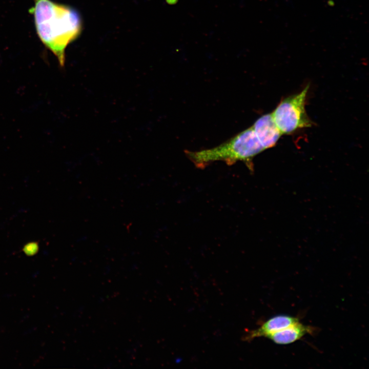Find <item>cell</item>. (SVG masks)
Listing matches in <instances>:
<instances>
[{
	"label": "cell",
	"instance_id": "8992f818",
	"mask_svg": "<svg viewBox=\"0 0 369 369\" xmlns=\"http://www.w3.org/2000/svg\"><path fill=\"white\" fill-rule=\"evenodd\" d=\"M315 329L299 322L269 335L267 338L277 344H289L300 339L308 334L314 332Z\"/></svg>",
	"mask_w": 369,
	"mask_h": 369
},
{
	"label": "cell",
	"instance_id": "3957f363",
	"mask_svg": "<svg viewBox=\"0 0 369 369\" xmlns=\"http://www.w3.org/2000/svg\"><path fill=\"white\" fill-rule=\"evenodd\" d=\"M309 88L306 86L300 92L282 99L271 113L282 134H290L312 126L305 109Z\"/></svg>",
	"mask_w": 369,
	"mask_h": 369
},
{
	"label": "cell",
	"instance_id": "277c9868",
	"mask_svg": "<svg viewBox=\"0 0 369 369\" xmlns=\"http://www.w3.org/2000/svg\"><path fill=\"white\" fill-rule=\"evenodd\" d=\"M252 128L264 150L274 147L282 135L271 113L260 117Z\"/></svg>",
	"mask_w": 369,
	"mask_h": 369
},
{
	"label": "cell",
	"instance_id": "6da1fadb",
	"mask_svg": "<svg viewBox=\"0 0 369 369\" xmlns=\"http://www.w3.org/2000/svg\"><path fill=\"white\" fill-rule=\"evenodd\" d=\"M33 1L34 6L29 12L33 15L37 34L63 67L67 47L81 32L80 17L75 10L68 6L51 0Z\"/></svg>",
	"mask_w": 369,
	"mask_h": 369
},
{
	"label": "cell",
	"instance_id": "5b68a950",
	"mask_svg": "<svg viewBox=\"0 0 369 369\" xmlns=\"http://www.w3.org/2000/svg\"><path fill=\"white\" fill-rule=\"evenodd\" d=\"M299 322L298 318L288 315H278L264 322L259 328L249 332L244 337L246 341L260 337H267L270 334Z\"/></svg>",
	"mask_w": 369,
	"mask_h": 369
},
{
	"label": "cell",
	"instance_id": "7a4b0ae2",
	"mask_svg": "<svg viewBox=\"0 0 369 369\" xmlns=\"http://www.w3.org/2000/svg\"><path fill=\"white\" fill-rule=\"evenodd\" d=\"M263 150L251 127L216 147L198 151H186V153L200 168L220 160L229 165L242 161L251 168L253 158Z\"/></svg>",
	"mask_w": 369,
	"mask_h": 369
}]
</instances>
